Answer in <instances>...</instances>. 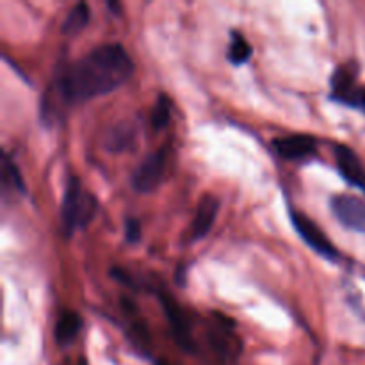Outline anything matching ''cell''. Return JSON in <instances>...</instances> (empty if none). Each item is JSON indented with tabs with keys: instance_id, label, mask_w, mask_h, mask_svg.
I'll return each mask as SVG.
<instances>
[{
	"instance_id": "obj_1",
	"label": "cell",
	"mask_w": 365,
	"mask_h": 365,
	"mask_svg": "<svg viewBox=\"0 0 365 365\" xmlns=\"http://www.w3.org/2000/svg\"><path fill=\"white\" fill-rule=\"evenodd\" d=\"M132 73L134 63L127 50L118 43H107L61 68L53 86L61 102L77 106L116 91Z\"/></svg>"
},
{
	"instance_id": "obj_2",
	"label": "cell",
	"mask_w": 365,
	"mask_h": 365,
	"mask_svg": "<svg viewBox=\"0 0 365 365\" xmlns=\"http://www.w3.org/2000/svg\"><path fill=\"white\" fill-rule=\"evenodd\" d=\"M98 212V202L89 191L82 187L77 177H70L61 205V223L64 234L70 237L77 230H84Z\"/></svg>"
},
{
	"instance_id": "obj_3",
	"label": "cell",
	"mask_w": 365,
	"mask_h": 365,
	"mask_svg": "<svg viewBox=\"0 0 365 365\" xmlns=\"http://www.w3.org/2000/svg\"><path fill=\"white\" fill-rule=\"evenodd\" d=\"M330 86L331 100L365 110V88L359 84V64L353 61L341 64L331 75Z\"/></svg>"
},
{
	"instance_id": "obj_4",
	"label": "cell",
	"mask_w": 365,
	"mask_h": 365,
	"mask_svg": "<svg viewBox=\"0 0 365 365\" xmlns=\"http://www.w3.org/2000/svg\"><path fill=\"white\" fill-rule=\"evenodd\" d=\"M291 223L294 227V230L298 232L299 237L307 242L309 248H312L314 252L319 253L321 257L328 260H337L339 252L334 246V242L330 241L327 234L319 228V225L314 223L310 217H307L303 212L291 209Z\"/></svg>"
},
{
	"instance_id": "obj_5",
	"label": "cell",
	"mask_w": 365,
	"mask_h": 365,
	"mask_svg": "<svg viewBox=\"0 0 365 365\" xmlns=\"http://www.w3.org/2000/svg\"><path fill=\"white\" fill-rule=\"evenodd\" d=\"M168 166V150L160 148L157 152L150 153L145 160L138 166L134 177H132V185L138 192H152L163 182L166 175Z\"/></svg>"
},
{
	"instance_id": "obj_6",
	"label": "cell",
	"mask_w": 365,
	"mask_h": 365,
	"mask_svg": "<svg viewBox=\"0 0 365 365\" xmlns=\"http://www.w3.org/2000/svg\"><path fill=\"white\" fill-rule=\"evenodd\" d=\"M330 207L339 223H342L349 230L365 234V198L337 195L331 198Z\"/></svg>"
},
{
	"instance_id": "obj_7",
	"label": "cell",
	"mask_w": 365,
	"mask_h": 365,
	"mask_svg": "<svg viewBox=\"0 0 365 365\" xmlns=\"http://www.w3.org/2000/svg\"><path fill=\"white\" fill-rule=\"evenodd\" d=\"M319 141L309 134H292L277 138L273 141V148L282 159L285 160H303L312 157L317 152Z\"/></svg>"
},
{
	"instance_id": "obj_8",
	"label": "cell",
	"mask_w": 365,
	"mask_h": 365,
	"mask_svg": "<svg viewBox=\"0 0 365 365\" xmlns=\"http://www.w3.org/2000/svg\"><path fill=\"white\" fill-rule=\"evenodd\" d=\"M160 302H163L168 321H170L171 328H173L175 341L180 344V348L184 349V351L192 353L196 346H195V341H192L191 327H189V321L187 317H185L182 307L178 305L173 298H170V296L166 294H160Z\"/></svg>"
},
{
	"instance_id": "obj_9",
	"label": "cell",
	"mask_w": 365,
	"mask_h": 365,
	"mask_svg": "<svg viewBox=\"0 0 365 365\" xmlns=\"http://www.w3.org/2000/svg\"><path fill=\"white\" fill-rule=\"evenodd\" d=\"M334 152L335 164H337V170L341 173V177L348 184L355 185V187L362 189L365 192V168L360 157L356 155L355 150L346 145H335Z\"/></svg>"
},
{
	"instance_id": "obj_10",
	"label": "cell",
	"mask_w": 365,
	"mask_h": 365,
	"mask_svg": "<svg viewBox=\"0 0 365 365\" xmlns=\"http://www.w3.org/2000/svg\"><path fill=\"white\" fill-rule=\"evenodd\" d=\"M217 210H220V200L216 196L205 195L198 203L196 209L195 220L191 223V241H198L203 239L214 227V221L217 217Z\"/></svg>"
},
{
	"instance_id": "obj_11",
	"label": "cell",
	"mask_w": 365,
	"mask_h": 365,
	"mask_svg": "<svg viewBox=\"0 0 365 365\" xmlns=\"http://www.w3.org/2000/svg\"><path fill=\"white\" fill-rule=\"evenodd\" d=\"M82 330V317L73 310H63L56 321L53 337L59 346H68L75 341Z\"/></svg>"
},
{
	"instance_id": "obj_12",
	"label": "cell",
	"mask_w": 365,
	"mask_h": 365,
	"mask_svg": "<svg viewBox=\"0 0 365 365\" xmlns=\"http://www.w3.org/2000/svg\"><path fill=\"white\" fill-rule=\"evenodd\" d=\"M253 48L248 43V39L237 31H232L230 34V45H228L227 59L230 61L235 66H241V64L248 63V59L252 57Z\"/></svg>"
},
{
	"instance_id": "obj_13",
	"label": "cell",
	"mask_w": 365,
	"mask_h": 365,
	"mask_svg": "<svg viewBox=\"0 0 365 365\" xmlns=\"http://www.w3.org/2000/svg\"><path fill=\"white\" fill-rule=\"evenodd\" d=\"M89 16H91V11H89L88 4H77L64 18L63 32L64 34H78L89 24Z\"/></svg>"
},
{
	"instance_id": "obj_14",
	"label": "cell",
	"mask_w": 365,
	"mask_h": 365,
	"mask_svg": "<svg viewBox=\"0 0 365 365\" xmlns=\"http://www.w3.org/2000/svg\"><path fill=\"white\" fill-rule=\"evenodd\" d=\"M2 182L4 187H11L16 189V191L25 192V185H24V178H21L20 170L14 164V160L11 159V155L4 153L2 159Z\"/></svg>"
},
{
	"instance_id": "obj_15",
	"label": "cell",
	"mask_w": 365,
	"mask_h": 365,
	"mask_svg": "<svg viewBox=\"0 0 365 365\" xmlns=\"http://www.w3.org/2000/svg\"><path fill=\"white\" fill-rule=\"evenodd\" d=\"M152 125L155 130H160V128L166 127L171 120V102L166 95H159V98L155 100V106H153L152 110Z\"/></svg>"
},
{
	"instance_id": "obj_16",
	"label": "cell",
	"mask_w": 365,
	"mask_h": 365,
	"mask_svg": "<svg viewBox=\"0 0 365 365\" xmlns=\"http://www.w3.org/2000/svg\"><path fill=\"white\" fill-rule=\"evenodd\" d=\"M132 134H134V130H132L130 127H116L113 130V135H110L109 143H110V148L113 150H123L127 148L132 141Z\"/></svg>"
},
{
	"instance_id": "obj_17",
	"label": "cell",
	"mask_w": 365,
	"mask_h": 365,
	"mask_svg": "<svg viewBox=\"0 0 365 365\" xmlns=\"http://www.w3.org/2000/svg\"><path fill=\"white\" fill-rule=\"evenodd\" d=\"M125 237H127L128 242H138L141 239V223H139L135 217H128L125 221Z\"/></svg>"
},
{
	"instance_id": "obj_18",
	"label": "cell",
	"mask_w": 365,
	"mask_h": 365,
	"mask_svg": "<svg viewBox=\"0 0 365 365\" xmlns=\"http://www.w3.org/2000/svg\"><path fill=\"white\" fill-rule=\"evenodd\" d=\"M81 365H84V362H82V364H81Z\"/></svg>"
}]
</instances>
